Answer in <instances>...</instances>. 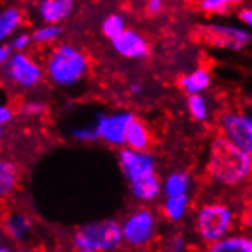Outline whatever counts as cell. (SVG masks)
Here are the masks:
<instances>
[{
  "label": "cell",
  "instance_id": "obj_1",
  "mask_svg": "<svg viewBox=\"0 0 252 252\" xmlns=\"http://www.w3.org/2000/svg\"><path fill=\"white\" fill-rule=\"evenodd\" d=\"M252 170V158L235 148L223 136L213 141L208 158V171L213 179L225 187L245 182Z\"/></svg>",
  "mask_w": 252,
  "mask_h": 252
},
{
  "label": "cell",
  "instance_id": "obj_2",
  "mask_svg": "<svg viewBox=\"0 0 252 252\" xmlns=\"http://www.w3.org/2000/svg\"><path fill=\"white\" fill-rule=\"evenodd\" d=\"M87 57L70 44H62L52 51L46 62V73L57 86L77 84L87 72Z\"/></svg>",
  "mask_w": 252,
  "mask_h": 252
},
{
  "label": "cell",
  "instance_id": "obj_3",
  "mask_svg": "<svg viewBox=\"0 0 252 252\" xmlns=\"http://www.w3.org/2000/svg\"><path fill=\"white\" fill-rule=\"evenodd\" d=\"M78 249L92 252H109L123 243L121 225L115 220H101L83 225L73 235Z\"/></svg>",
  "mask_w": 252,
  "mask_h": 252
},
{
  "label": "cell",
  "instance_id": "obj_4",
  "mask_svg": "<svg viewBox=\"0 0 252 252\" xmlns=\"http://www.w3.org/2000/svg\"><path fill=\"white\" fill-rule=\"evenodd\" d=\"M234 225V214L223 203H208L197 213L196 226L200 237L208 243H216L228 237Z\"/></svg>",
  "mask_w": 252,
  "mask_h": 252
},
{
  "label": "cell",
  "instance_id": "obj_5",
  "mask_svg": "<svg viewBox=\"0 0 252 252\" xmlns=\"http://www.w3.org/2000/svg\"><path fill=\"white\" fill-rule=\"evenodd\" d=\"M6 78L19 87L29 89L37 86L43 78V69L25 52H16L9 55L3 64Z\"/></svg>",
  "mask_w": 252,
  "mask_h": 252
},
{
  "label": "cell",
  "instance_id": "obj_6",
  "mask_svg": "<svg viewBox=\"0 0 252 252\" xmlns=\"http://www.w3.org/2000/svg\"><path fill=\"white\" fill-rule=\"evenodd\" d=\"M123 240L131 246H144L153 239L156 232V219L150 210L131 213L121 225Z\"/></svg>",
  "mask_w": 252,
  "mask_h": 252
},
{
  "label": "cell",
  "instance_id": "obj_7",
  "mask_svg": "<svg viewBox=\"0 0 252 252\" xmlns=\"http://www.w3.org/2000/svg\"><path fill=\"white\" fill-rule=\"evenodd\" d=\"M223 138L246 155H252V120L245 113H226L221 120Z\"/></svg>",
  "mask_w": 252,
  "mask_h": 252
},
{
  "label": "cell",
  "instance_id": "obj_8",
  "mask_svg": "<svg viewBox=\"0 0 252 252\" xmlns=\"http://www.w3.org/2000/svg\"><path fill=\"white\" fill-rule=\"evenodd\" d=\"M135 115L130 112H120L107 116H99L95 126L98 130V138L104 139L110 145H124L126 131Z\"/></svg>",
  "mask_w": 252,
  "mask_h": 252
},
{
  "label": "cell",
  "instance_id": "obj_9",
  "mask_svg": "<svg viewBox=\"0 0 252 252\" xmlns=\"http://www.w3.org/2000/svg\"><path fill=\"white\" fill-rule=\"evenodd\" d=\"M120 167L128 182L155 174V159L148 152H135L124 148L120 152Z\"/></svg>",
  "mask_w": 252,
  "mask_h": 252
},
{
  "label": "cell",
  "instance_id": "obj_10",
  "mask_svg": "<svg viewBox=\"0 0 252 252\" xmlns=\"http://www.w3.org/2000/svg\"><path fill=\"white\" fill-rule=\"evenodd\" d=\"M208 37L221 48L229 49H242L243 46L251 41V34L246 29L237 28V26H226V25H211L205 28Z\"/></svg>",
  "mask_w": 252,
  "mask_h": 252
},
{
  "label": "cell",
  "instance_id": "obj_11",
  "mask_svg": "<svg viewBox=\"0 0 252 252\" xmlns=\"http://www.w3.org/2000/svg\"><path fill=\"white\" fill-rule=\"evenodd\" d=\"M112 43L115 51L126 58H145L148 55V51H150L145 38L136 31H131V29H126Z\"/></svg>",
  "mask_w": 252,
  "mask_h": 252
},
{
  "label": "cell",
  "instance_id": "obj_12",
  "mask_svg": "<svg viewBox=\"0 0 252 252\" xmlns=\"http://www.w3.org/2000/svg\"><path fill=\"white\" fill-rule=\"evenodd\" d=\"M73 8L70 0H44L38 5L40 17L48 25H57L64 20Z\"/></svg>",
  "mask_w": 252,
  "mask_h": 252
},
{
  "label": "cell",
  "instance_id": "obj_13",
  "mask_svg": "<svg viewBox=\"0 0 252 252\" xmlns=\"http://www.w3.org/2000/svg\"><path fill=\"white\" fill-rule=\"evenodd\" d=\"M124 145H127V148L135 152H147L148 145H150V131L138 118H133V121L128 124Z\"/></svg>",
  "mask_w": 252,
  "mask_h": 252
},
{
  "label": "cell",
  "instance_id": "obj_14",
  "mask_svg": "<svg viewBox=\"0 0 252 252\" xmlns=\"http://www.w3.org/2000/svg\"><path fill=\"white\" fill-rule=\"evenodd\" d=\"M130 189H131V194L138 200L150 202V200H155L160 194L162 185L156 177V174H152V176L142 177V179L130 182Z\"/></svg>",
  "mask_w": 252,
  "mask_h": 252
},
{
  "label": "cell",
  "instance_id": "obj_15",
  "mask_svg": "<svg viewBox=\"0 0 252 252\" xmlns=\"http://www.w3.org/2000/svg\"><path fill=\"white\" fill-rule=\"evenodd\" d=\"M211 84V75L206 69H196L181 80V87L188 95H200Z\"/></svg>",
  "mask_w": 252,
  "mask_h": 252
},
{
  "label": "cell",
  "instance_id": "obj_16",
  "mask_svg": "<svg viewBox=\"0 0 252 252\" xmlns=\"http://www.w3.org/2000/svg\"><path fill=\"white\" fill-rule=\"evenodd\" d=\"M208 252H252V240L246 235H228L211 243Z\"/></svg>",
  "mask_w": 252,
  "mask_h": 252
},
{
  "label": "cell",
  "instance_id": "obj_17",
  "mask_svg": "<svg viewBox=\"0 0 252 252\" xmlns=\"http://www.w3.org/2000/svg\"><path fill=\"white\" fill-rule=\"evenodd\" d=\"M22 23V12L19 8L11 6L0 11V44L12 32H16Z\"/></svg>",
  "mask_w": 252,
  "mask_h": 252
},
{
  "label": "cell",
  "instance_id": "obj_18",
  "mask_svg": "<svg viewBox=\"0 0 252 252\" xmlns=\"http://www.w3.org/2000/svg\"><path fill=\"white\" fill-rule=\"evenodd\" d=\"M189 176L185 173H171L165 182H164V192L167 194V197H179V196H188L189 191Z\"/></svg>",
  "mask_w": 252,
  "mask_h": 252
},
{
  "label": "cell",
  "instance_id": "obj_19",
  "mask_svg": "<svg viewBox=\"0 0 252 252\" xmlns=\"http://www.w3.org/2000/svg\"><path fill=\"white\" fill-rule=\"evenodd\" d=\"M17 185V167L9 160H0V196H8Z\"/></svg>",
  "mask_w": 252,
  "mask_h": 252
},
{
  "label": "cell",
  "instance_id": "obj_20",
  "mask_svg": "<svg viewBox=\"0 0 252 252\" xmlns=\"http://www.w3.org/2000/svg\"><path fill=\"white\" fill-rule=\"evenodd\" d=\"M188 196H179V197H167L164 203V213L171 221H179L184 219L187 208H188Z\"/></svg>",
  "mask_w": 252,
  "mask_h": 252
},
{
  "label": "cell",
  "instance_id": "obj_21",
  "mask_svg": "<svg viewBox=\"0 0 252 252\" xmlns=\"http://www.w3.org/2000/svg\"><path fill=\"white\" fill-rule=\"evenodd\" d=\"M29 229H31V221H29L28 217H25L22 214L11 216L6 221V231L16 240L25 239L29 232Z\"/></svg>",
  "mask_w": 252,
  "mask_h": 252
},
{
  "label": "cell",
  "instance_id": "obj_22",
  "mask_svg": "<svg viewBox=\"0 0 252 252\" xmlns=\"http://www.w3.org/2000/svg\"><path fill=\"white\" fill-rule=\"evenodd\" d=\"M124 31H126V22L124 17L120 16V14H110L102 22V32L112 41L120 37Z\"/></svg>",
  "mask_w": 252,
  "mask_h": 252
},
{
  "label": "cell",
  "instance_id": "obj_23",
  "mask_svg": "<svg viewBox=\"0 0 252 252\" xmlns=\"http://www.w3.org/2000/svg\"><path fill=\"white\" fill-rule=\"evenodd\" d=\"M188 110L196 121H205L208 116V104L202 95H189L188 96Z\"/></svg>",
  "mask_w": 252,
  "mask_h": 252
},
{
  "label": "cell",
  "instance_id": "obj_24",
  "mask_svg": "<svg viewBox=\"0 0 252 252\" xmlns=\"http://www.w3.org/2000/svg\"><path fill=\"white\" fill-rule=\"evenodd\" d=\"M62 35V28L57 25H46L38 28L37 31H34V34L31 35V40L37 41V43H49L54 41L55 38H58Z\"/></svg>",
  "mask_w": 252,
  "mask_h": 252
},
{
  "label": "cell",
  "instance_id": "obj_25",
  "mask_svg": "<svg viewBox=\"0 0 252 252\" xmlns=\"http://www.w3.org/2000/svg\"><path fill=\"white\" fill-rule=\"evenodd\" d=\"M199 6L205 12L223 14L229 9V2L228 0H202Z\"/></svg>",
  "mask_w": 252,
  "mask_h": 252
},
{
  "label": "cell",
  "instance_id": "obj_26",
  "mask_svg": "<svg viewBox=\"0 0 252 252\" xmlns=\"http://www.w3.org/2000/svg\"><path fill=\"white\" fill-rule=\"evenodd\" d=\"M72 135L75 136L77 139L80 141H95V139H99L98 138V130H96V126L92 124V126H86V127H81V128H75L72 131Z\"/></svg>",
  "mask_w": 252,
  "mask_h": 252
},
{
  "label": "cell",
  "instance_id": "obj_27",
  "mask_svg": "<svg viewBox=\"0 0 252 252\" xmlns=\"http://www.w3.org/2000/svg\"><path fill=\"white\" fill-rule=\"evenodd\" d=\"M29 43H31V35H29V34H20V35H17L16 38L12 40L11 46L17 52H22L23 49H26L29 46Z\"/></svg>",
  "mask_w": 252,
  "mask_h": 252
},
{
  "label": "cell",
  "instance_id": "obj_28",
  "mask_svg": "<svg viewBox=\"0 0 252 252\" xmlns=\"http://www.w3.org/2000/svg\"><path fill=\"white\" fill-rule=\"evenodd\" d=\"M43 110H44V106L41 104V102H26V104L23 106V113L26 116L40 115Z\"/></svg>",
  "mask_w": 252,
  "mask_h": 252
},
{
  "label": "cell",
  "instance_id": "obj_29",
  "mask_svg": "<svg viewBox=\"0 0 252 252\" xmlns=\"http://www.w3.org/2000/svg\"><path fill=\"white\" fill-rule=\"evenodd\" d=\"M12 120V110L5 106V104H0V124H6Z\"/></svg>",
  "mask_w": 252,
  "mask_h": 252
},
{
  "label": "cell",
  "instance_id": "obj_30",
  "mask_svg": "<svg viewBox=\"0 0 252 252\" xmlns=\"http://www.w3.org/2000/svg\"><path fill=\"white\" fill-rule=\"evenodd\" d=\"M160 9H162L160 0H150V2L147 3V12L150 14V16H156V14H159Z\"/></svg>",
  "mask_w": 252,
  "mask_h": 252
},
{
  "label": "cell",
  "instance_id": "obj_31",
  "mask_svg": "<svg viewBox=\"0 0 252 252\" xmlns=\"http://www.w3.org/2000/svg\"><path fill=\"white\" fill-rule=\"evenodd\" d=\"M240 20L248 26L252 25V9L251 8H243L240 11Z\"/></svg>",
  "mask_w": 252,
  "mask_h": 252
},
{
  "label": "cell",
  "instance_id": "obj_32",
  "mask_svg": "<svg viewBox=\"0 0 252 252\" xmlns=\"http://www.w3.org/2000/svg\"><path fill=\"white\" fill-rule=\"evenodd\" d=\"M9 55H11V49L8 46H3V44H0V67H3V64L6 63Z\"/></svg>",
  "mask_w": 252,
  "mask_h": 252
},
{
  "label": "cell",
  "instance_id": "obj_33",
  "mask_svg": "<svg viewBox=\"0 0 252 252\" xmlns=\"http://www.w3.org/2000/svg\"><path fill=\"white\" fill-rule=\"evenodd\" d=\"M173 249H174V252H181L184 249V239L176 237V239L173 240Z\"/></svg>",
  "mask_w": 252,
  "mask_h": 252
},
{
  "label": "cell",
  "instance_id": "obj_34",
  "mask_svg": "<svg viewBox=\"0 0 252 252\" xmlns=\"http://www.w3.org/2000/svg\"><path fill=\"white\" fill-rule=\"evenodd\" d=\"M130 91H131V94H135V95H139V94L142 92V87H141V84H131Z\"/></svg>",
  "mask_w": 252,
  "mask_h": 252
},
{
  "label": "cell",
  "instance_id": "obj_35",
  "mask_svg": "<svg viewBox=\"0 0 252 252\" xmlns=\"http://www.w3.org/2000/svg\"><path fill=\"white\" fill-rule=\"evenodd\" d=\"M2 133H3V126L0 124V136H2Z\"/></svg>",
  "mask_w": 252,
  "mask_h": 252
},
{
  "label": "cell",
  "instance_id": "obj_36",
  "mask_svg": "<svg viewBox=\"0 0 252 252\" xmlns=\"http://www.w3.org/2000/svg\"><path fill=\"white\" fill-rule=\"evenodd\" d=\"M78 252H92V251H86V249H78Z\"/></svg>",
  "mask_w": 252,
  "mask_h": 252
},
{
  "label": "cell",
  "instance_id": "obj_37",
  "mask_svg": "<svg viewBox=\"0 0 252 252\" xmlns=\"http://www.w3.org/2000/svg\"><path fill=\"white\" fill-rule=\"evenodd\" d=\"M0 252H8V249H5V248H0Z\"/></svg>",
  "mask_w": 252,
  "mask_h": 252
}]
</instances>
